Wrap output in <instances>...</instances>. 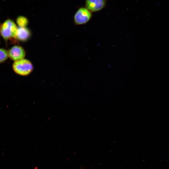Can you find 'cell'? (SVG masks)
Here are the masks:
<instances>
[{"instance_id": "cell-6", "label": "cell", "mask_w": 169, "mask_h": 169, "mask_svg": "<svg viewBox=\"0 0 169 169\" xmlns=\"http://www.w3.org/2000/svg\"><path fill=\"white\" fill-rule=\"evenodd\" d=\"M31 35L30 30L26 27L17 28L16 39L22 42H25L30 38Z\"/></svg>"}, {"instance_id": "cell-1", "label": "cell", "mask_w": 169, "mask_h": 169, "mask_svg": "<svg viewBox=\"0 0 169 169\" xmlns=\"http://www.w3.org/2000/svg\"><path fill=\"white\" fill-rule=\"evenodd\" d=\"M17 28L12 20L8 19L0 26V33L6 41L12 39H16Z\"/></svg>"}, {"instance_id": "cell-2", "label": "cell", "mask_w": 169, "mask_h": 169, "mask_svg": "<svg viewBox=\"0 0 169 169\" xmlns=\"http://www.w3.org/2000/svg\"><path fill=\"white\" fill-rule=\"evenodd\" d=\"M13 68L17 74L22 76H26L32 71L33 67L29 60L23 59L15 61L13 65Z\"/></svg>"}, {"instance_id": "cell-5", "label": "cell", "mask_w": 169, "mask_h": 169, "mask_svg": "<svg viewBox=\"0 0 169 169\" xmlns=\"http://www.w3.org/2000/svg\"><path fill=\"white\" fill-rule=\"evenodd\" d=\"M8 56L12 60L16 61L23 59L25 56V52L21 46L15 45L8 51Z\"/></svg>"}, {"instance_id": "cell-7", "label": "cell", "mask_w": 169, "mask_h": 169, "mask_svg": "<svg viewBox=\"0 0 169 169\" xmlns=\"http://www.w3.org/2000/svg\"><path fill=\"white\" fill-rule=\"evenodd\" d=\"M16 22L19 27H25L28 24V20L26 17L19 16L17 18Z\"/></svg>"}, {"instance_id": "cell-3", "label": "cell", "mask_w": 169, "mask_h": 169, "mask_svg": "<svg viewBox=\"0 0 169 169\" xmlns=\"http://www.w3.org/2000/svg\"><path fill=\"white\" fill-rule=\"evenodd\" d=\"M92 16V12L85 7H81L76 11L74 16V23L81 25L87 23Z\"/></svg>"}, {"instance_id": "cell-9", "label": "cell", "mask_w": 169, "mask_h": 169, "mask_svg": "<svg viewBox=\"0 0 169 169\" xmlns=\"http://www.w3.org/2000/svg\"></svg>"}, {"instance_id": "cell-8", "label": "cell", "mask_w": 169, "mask_h": 169, "mask_svg": "<svg viewBox=\"0 0 169 169\" xmlns=\"http://www.w3.org/2000/svg\"><path fill=\"white\" fill-rule=\"evenodd\" d=\"M8 57V51L0 48V63L5 61Z\"/></svg>"}, {"instance_id": "cell-4", "label": "cell", "mask_w": 169, "mask_h": 169, "mask_svg": "<svg viewBox=\"0 0 169 169\" xmlns=\"http://www.w3.org/2000/svg\"><path fill=\"white\" fill-rule=\"evenodd\" d=\"M107 0H85V7L91 12L99 11L104 8Z\"/></svg>"}]
</instances>
